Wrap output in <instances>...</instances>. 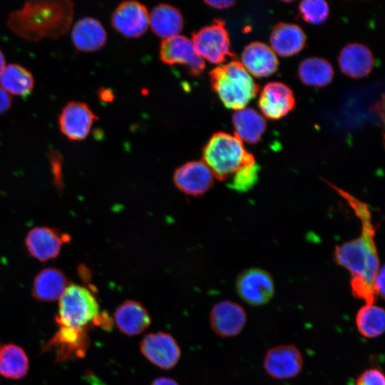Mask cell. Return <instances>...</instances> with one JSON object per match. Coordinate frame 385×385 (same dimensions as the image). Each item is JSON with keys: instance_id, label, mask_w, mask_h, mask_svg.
<instances>
[{"instance_id": "cell-9", "label": "cell", "mask_w": 385, "mask_h": 385, "mask_svg": "<svg viewBox=\"0 0 385 385\" xmlns=\"http://www.w3.org/2000/svg\"><path fill=\"white\" fill-rule=\"evenodd\" d=\"M160 58L168 65L185 66L195 76L201 74L205 67L204 60L196 52L192 41L181 35L163 39L160 48Z\"/></svg>"}, {"instance_id": "cell-36", "label": "cell", "mask_w": 385, "mask_h": 385, "mask_svg": "<svg viewBox=\"0 0 385 385\" xmlns=\"http://www.w3.org/2000/svg\"><path fill=\"white\" fill-rule=\"evenodd\" d=\"M151 385H179L177 381L168 377H159L155 379Z\"/></svg>"}, {"instance_id": "cell-26", "label": "cell", "mask_w": 385, "mask_h": 385, "mask_svg": "<svg viewBox=\"0 0 385 385\" xmlns=\"http://www.w3.org/2000/svg\"><path fill=\"white\" fill-rule=\"evenodd\" d=\"M0 85L6 93L25 98L31 93L34 79L25 67L10 63L6 65L0 73Z\"/></svg>"}, {"instance_id": "cell-17", "label": "cell", "mask_w": 385, "mask_h": 385, "mask_svg": "<svg viewBox=\"0 0 385 385\" xmlns=\"http://www.w3.org/2000/svg\"><path fill=\"white\" fill-rule=\"evenodd\" d=\"M87 328L61 327L47 346L56 351L59 361L82 358L88 346Z\"/></svg>"}, {"instance_id": "cell-4", "label": "cell", "mask_w": 385, "mask_h": 385, "mask_svg": "<svg viewBox=\"0 0 385 385\" xmlns=\"http://www.w3.org/2000/svg\"><path fill=\"white\" fill-rule=\"evenodd\" d=\"M202 157L215 177L222 180L229 178L243 165L255 162L236 135L224 132L212 135L203 148Z\"/></svg>"}, {"instance_id": "cell-21", "label": "cell", "mask_w": 385, "mask_h": 385, "mask_svg": "<svg viewBox=\"0 0 385 385\" xmlns=\"http://www.w3.org/2000/svg\"><path fill=\"white\" fill-rule=\"evenodd\" d=\"M118 330L128 336H135L145 330L151 322L147 309L138 302L127 300L114 312Z\"/></svg>"}, {"instance_id": "cell-14", "label": "cell", "mask_w": 385, "mask_h": 385, "mask_svg": "<svg viewBox=\"0 0 385 385\" xmlns=\"http://www.w3.org/2000/svg\"><path fill=\"white\" fill-rule=\"evenodd\" d=\"M209 319L211 328L217 334L230 337L241 332L246 323L247 314L240 304L222 301L214 305Z\"/></svg>"}, {"instance_id": "cell-7", "label": "cell", "mask_w": 385, "mask_h": 385, "mask_svg": "<svg viewBox=\"0 0 385 385\" xmlns=\"http://www.w3.org/2000/svg\"><path fill=\"white\" fill-rule=\"evenodd\" d=\"M71 237L60 230L46 226L31 229L25 239L26 248L33 258L46 262L56 258L63 245L70 241Z\"/></svg>"}, {"instance_id": "cell-15", "label": "cell", "mask_w": 385, "mask_h": 385, "mask_svg": "<svg viewBox=\"0 0 385 385\" xmlns=\"http://www.w3.org/2000/svg\"><path fill=\"white\" fill-rule=\"evenodd\" d=\"M215 175L203 161H191L179 167L174 173L175 186L190 195L205 193L212 186Z\"/></svg>"}, {"instance_id": "cell-34", "label": "cell", "mask_w": 385, "mask_h": 385, "mask_svg": "<svg viewBox=\"0 0 385 385\" xmlns=\"http://www.w3.org/2000/svg\"><path fill=\"white\" fill-rule=\"evenodd\" d=\"M11 106V98L8 93H6L0 86V114L7 111Z\"/></svg>"}, {"instance_id": "cell-20", "label": "cell", "mask_w": 385, "mask_h": 385, "mask_svg": "<svg viewBox=\"0 0 385 385\" xmlns=\"http://www.w3.org/2000/svg\"><path fill=\"white\" fill-rule=\"evenodd\" d=\"M71 41L79 51H96L105 45L106 32L98 20L92 17H84L73 26Z\"/></svg>"}, {"instance_id": "cell-37", "label": "cell", "mask_w": 385, "mask_h": 385, "mask_svg": "<svg viewBox=\"0 0 385 385\" xmlns=\"http://www.w3.org/2000/svg\"><path fill=\"white\" fill-rule=\"evenodd\" d=\"M5 66V58L2 51L0 49V73H1Z\"/></svg>"}, {"instance_id": "cell-24", "label": "cell", "mask_w": 385, "mask_h": 385, "mask_svg": "<svg viewBox=\"0 0 385 385\" xmlns=\"http://www.w3.org/2000/svg\"><path fill=\"white\" fill-rule=\"evenodd\" d=\"M232 124L236 135L242 143H257L267 127L264 116L252 108L235 111L232 115Z\"/></svg>"}, {"instance_id": "cell-32", "label": "cell", "mask_w": 385, "mask_h": 385, "mask_svg": "<svg viewBox=\"0 0 385 385\" xmlns=\"http://www.w3.org/2000/svg\"><path fill=\"white\" fill-rule=\"evenodd\" d=\"M356 385H385L384 376L380 370L370 369L359 376Z\"/></svg>"}, {"instance_id": "cell-13", "label": "cell", "mask_w": 385, "mask_h": 385, "mask_svg": "<svg viewBox=\"0 0 385 385\" xmlns=\"http://www.w3.org/2000/svg\"><path fill=\"white\" fill-rule=\"evenodd\" d=\"M113 27L122 35L135 38L143 35L149 26L146 7L135 1L122 2L112 14Z\"/></svg>"}, {"instance_id": "cell-11", "label": "cell", "mask_w": 385, "mask_h": 385, "mask_svg": "<svg viewBox=\"0 0 385 385\" xmlns=\"http://www.w3.org/2000/svg\"><path fill=\"white\" fill-rule=\"evenodd\" d=\"M263 366L267 374L272 378L290 379L302 371L303 357L294 345H279L267 351Z\"/></svg>"}, {"instance_id": "cell-25", "label": "cell", "mask_w": 385, "mask_h": 385, "mask_svg": "<svg viewBox=\"0 0 385 385\" xmlns=\"http://www.w3.org/2000/svg\"><path fill=\"white\" fill-rule=\"evenodd\" d=\"M153 31L163 39L179 35L183 26V18L175 7L165 4L155 6L149 15Z\"/></svg>"}, {"instance_id": "cell-29", "label": "cell", "mask_w": 385, "mask_h": 385, "mask_svg": "<svg viewBox=\"0 0 385 385\" xmlns=\"http://www.w3.org/2000/svg\"><path fill=\"white\" fill-rule=\"evenodd\" d=\"M385 316L382 307L366 304L357 312L356 324L359 332L365 337L374 338L384 332Z\"/></svg>"}, {"instance_id": "cell-30", "label": "cell", "mask_w": 385, "mask_h": 385, "mask_svg": "<svg viewBox=\"0 0 385 385\" xmlns=\"http://www.w3.org/2000/svg\"><path fill=\"white\" fill-rule=\"evenodd\" d=\"M259 170L255 162L243 165L230 177L229 187L238 192L249 190L257 182Z\"/></svg>"}, {"instance_id": "cell-23", "label": "cell", "mask_w": 385, "mask_h": 385, "mask_svg": "<svg viewBox=\"0 0 385 385\" xmlns=\"http://www.w3.org/2000/svg\"><path fill=\"white\" fill-rule=\"evenodd\" d=\"M68 285V279L61 270L47 267L35 277L32 295L40 302H53L60 299Z\"/></svg>"}, {"instance_id": "cell-10", "label": "cell", "mask_w": 385, "mask_h": 385, "mask_svg": "<svg viewBox=\"0 0 385 385\" xmlns=\"http://www.w3.org/2000/svg\"><path fill=\"white\" fill-rule=\"evenodd\" d=\"M98 119L88 105L80 101H70L61 109L58 123L61 133L68 139L78 141L85 139Z\"/></svg>"}, {"instance_id": "cell-27", "label": "cell", "mask_w": 385, "mask_h": 385, "mask_svg": "<svg viewBox=\"0 0 385 385\" xmlns=\"http://www.w3.org/2000/svg\"><path fill=\"white\" fill-rule=\"evenodd\" d=\"M298 76L304 85L323 87L332 81L334 70L331 63L326 59L309 57L300 63Z\"/></svg>"}, {"instance_id": "cell-8", "label": "cell", "mask_w": 385, "mask_h": 385, "mask_svg": "<svg viewBox=\"0 0 385 385\" xmlns=\"http://www.w3.org/2000/svg\"><path fill=\"white\" fill-rule=\"evenodd\" d=\"M140 350L149 361L166 370L176 365L181 354L173 336L163 332L146 334L140 342Z\"/></svg>"}, {"instance_id": "cell-28", "label": "cell", "mask_w": 385, "mask_h": 385, "mask_svg": "<svg viewBox=\"0 0 385 385\" xmlns=\"http://www.w3.org/2000/svg\"><path fill=\"white\" fill-rule=\"evenodd\" d=\"M29 369V359L24 350L13 344L0 349V374L4 377L19 379L24 377Z\"/></svg>"}, {"instance_id": "cell-2", "label": "cell", "mask_w": 385, "mask_h": 385, "mask_svg": "<svg viewBox=\"0 0 385 385\" xmlns=\"http://www.w3.org/2000/svg\"><path fill=\"white\" fill-rule=\"evenodd\" d=\"M73 16L70 1H29L9 14L7 26L28 41L57 38L68 31Z\"/></svg>"}, {"instance_id": "cell-22", "label": "cell", "mask_w": 385, "mask_h": 385, "mask_svg": "<svg viewBox=\"0 0 385 385\" xmlns=\"http://www.w3.org/2000/svg\"><path fill=\"white\" fill-rule=\"evenodd\" d=\"M270 42L274 53L287 57L300 52L304 48L306 36L298 25L279 23L271 32Z\"/></svg>"}, {"instance_id": "cell-12", "label": "cell", "mask_w": 385, "mask_h": 385, "mask_svg": "<svg viewBox=\"0 0 385 385\" xmlns=\"http://www.w3.org/2000/svg\"><path fill=\"white\" fill-rule=\"evenodd\" d=\"M237 292L246 303L259 306L267 303L274 292L273 280L269 273L261 269H250L237 279Z\"/></svg>"}, {"instance_id": "cell-31", "label": "cell", "mask_w": 385, "mask_h": 385, "mask_svg": "<svg viewBox=\"0 0 385 385\" xmlns=\"http://www.w3.org/2000/svg\"><path fill=\"white\" fill-rule=\"evenodd\" d=\"M302 18L307 22L314 24L323 23L328 17L329 8L323 0L303 1L299 6Z\"/></svg>"}, {"instance_id": "cell-3", "label": "cell", "mask_w": 385, "mask_h": 385, "mask_svg": "<svg viewBox=\"0 0 385 385\" xmlns=\"http://www.w3.org/2000/svg\"><path fill=\"white\" fill-rule=\"evenodd\" d=\"M210 77L212 89L225 106L235 111L245 108L260 90L259 85L239 61L216 67L210 71Z\"/></svg>"}, {"instance_id": "cell-33", "label": "cell", "mask_w": 385, "mask_h": 385, "mask_svg": "<svg viewBox=\"0 0 385 385\" xmlns=\"http://www.w3.org/2000/svg\"><path fill=\"white\" fill-rule=\"evenodd\" d=\"M373 289L375 294L384 297L385 291V272L384 265L380 266L373 282Z\"/></svg>"}, {"instance_id": "cell-1", "label": "cell", "mask_w": 385, "mask_h": 385, "mask_svg": "<svg viewBox=\"0 0 385 385\" xmlns=\"http://www.w3.org/2000/svg\"><path fill=\"white\" fill-rule=\"evenodd\" d=\"M333 188L348 202L361 223V235L337 246L334 252L335 260L350 272L353 294L364 299L366 304H373L376 295L373 282L381 265L374 242L375 230L370 210L366 204L349 193Z\"/></svg>"}, {"instance_id": "cell-16", "label": "cell", "mask_w": 385, "mask_h": 385, "mask_svg": "<svg viewBox=\"0 0 385 385\" xmlns=\"http://www.w3.org/2000/svg\"><path fill=\"white\" fill-rule=\"evenodd\" d=\"M294 105L292 91L282 83H268L260 93L259 107L263 115L267 118L279 119L289 113Z\"/></svg>"}, {"instance_id": "cell-5", "label": "cell", "mask_w": 385, "mask_h": 385, "mask_svg": "<svg viewBox=\"0 0 385 385\" xmlns=\"http://www.w3.org/2000/svg\"><path fill=\"white\" fill-rule=\"evenodd\" d=\"M99 314V306L93 294L83 286L70 284L59 299L55 318L61 327L87 328Z\"/></svg>"}, {"instance_id": "cell-18", "label": "cell", "mask_w": 385, "mask_h": 385, "mask_svg": "<svg viewBox=\"0 0 385 385\" xmlns=\"http://www.w3.org/2000/svg\"><path fill=\"white\" fill-rule=\"evenodd\" d=\"M242 64L251 75L267 77L278 68L279 61L274 52L267 45L255 41L248 44L242 53Z\"/></svg>"}, {"instance_id": "cell-6", "label": "cell", "mask_w": 385, "mask_h": 385, "mask_svg": "<svg viewBox=\"0 0 385 385\" xmlns=\"http://www.w3.org/2000/svg\"><path fill=\"white\" fill-rule=\"evenodd\" d=\"M191 41L197 54L212 63H221L234 57L225 22L220 19H215L194 33Z\"/></svg>"}, {"instance_id": "cell-19", "label": "cell", "mask_w": 385, "mask_h": 385, "mask_svg": "<svg viewBox=\"0 0 385 385\" xmlns=\"http://www.w3.org/2000/svg\"><path fill=\"white\" fill-rule=\"evenodd\" d=\"M338 62L343 73L353 78H361L372 71L374 58L368 47L354 43L342 49Z\"/></svg>"}, {"instance_id": "cell-35", "label": "cell", "mask_w": 385, "mask_h": 385, "mask_svg": "<svg viewBox=\"0 0 385 385\" xmlns=\"http://www.w3.org/2000/svg\"><path fill=\"white\" fill-rule=\"evenodd\" d=\"M208 6L217 9H225L234 6L235 1L233 0H220V1H205Z\"/></svg>"}]
</instances>
